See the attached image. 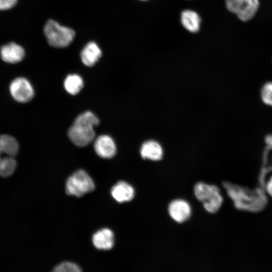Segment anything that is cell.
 <instances>
[{
    "mask_svg": "<svg viewBox=\"0 0 272 272\" xmlns=\"http://www.w3.org/2000/svg\"><path fill=\"white\" fill-rule=\"evenodd\" d=\"M261 98L265 104L272 106V82L266 83L261 90Z\"/></svg>",
    "mask_w": 272,
    "mask_h": 272,
    "instance_id": "cell-18",
    "label": "cell"
},
{
    "mask_svg": "<svg viewBox=\"0 0 272 272\" xmlns=\"http://www.w3.org/2000/svg\"><path fill=\"white\" fill-rule=\"evenodd\" d=\"M102 55V51L95 42H89L82 49L81 58L86 66H93Z\"/></svg>",
    "mask_w": 272,
    "mask_h": 272,
    "instance_id": "cell-13",
    "label": "cell"
},
{
    "mask_svg": "<svg viewBox=\"0 0 272 272\" xmlns=\"http://www.w3.org/2000/svg\"><path fill=\"white\" fill-rule=\"evenodd\" d=\"M17 0H0V10H6L13 8Z\"/></svg>",
    "mask_w": 272,
    "mask_h": 272,
    "instance_id": "cell-19",
    "label": "cell"
},
{
    "mask_svg": "<svg viewBox=\"0 0 272 272\" xmlns=\"http://www.w3.org/2000/svg\"><path fill=\"white\" fill-rule=\"evenodd\" d=\"M141 1H146V0H141Z\"/></svg>",
    "mask_w": 272,
    "mask_h": 272,
    "instance_id": "cell-21",
    "label": "cell"
},
{
    "mask_svg": "<svg viewBox=\"0 0 272 272\" xmlns=\"http://www.w3.org/2000/svg\"><path fill=\"white\" fill-rule=\"evenodd\" d=\"M181 22L183 26L190 32L195 33L199 31L200 18L195 12L186 10L181 14Z\"/></svg>",
    "mask_w": 272,
    "mask_h": 272,
    "instance_id": "cell-14",
    "label": "cell"
},
{
    "mask_svg": "<svg viewBox=\"0 0 272 272\" xmlns=\"http://www.w3.org/2000/svg\"><path fill=\"white\" fill-rule=\"evenodd\" d=\"M95 185L90 176L84 170L72 174L65 184V191L70 195L81 197L94 190Z\"/></svg>",
    "mask_w": 272,
    "mask_h": 272,
    "instance_id": "cell-5",
    "label": "cell"
},
{
    "mask_svg": "<svg viewBox=\"0 0 272 272\" xmlns=\"http://www.w3.org/2000/svg\"><path fill=\"white\" fill-rule=\"evenodd\" d=\"M92 243L99 250H110L114 244V233L109 228L100 229L93 235Z\"/></svg>",
    "mask_w": 272,
    "mask_h": 272,
    "instance_id": "cell-10",
    "label": "cell"
},
{
    "mask_svg": "<svg viewBox=\"0 0 272 272\" xmlns=\"http://www.w3.org/2000/svg\"><path fill=\"white\" fill-rule=\"evenodd\" d=\"M53 271L55 272H80L82 271V269L78 265L75 263L64 261L57 265Z\"/></svg>",
    "mask_w": 272,
    "mask_h": 272,
    "instance_id": "cell-17",
    "label": "cell"
},
{
    "mask_svg": "<svg viewBox=\"0 0 272 272\" xmlns=\"http://www.w3.org/2000/svg\"><path fill=\"white\" fill-rule=\"evenodd\" d=\"M133 187L127 182L120 181L112 186L111 194L118 202L122 203L131 200L134 196Z\"/></svg>",
    "mask_w": 272,
    "mask_h": 272,
    "instance_id": "cell-11",
    "label": "cell"
},
{
    "mask_svg": "<svg viewBox=\"0 0 272 272\" xmlns=\"http://www.w3.org/2000/svg\"><path fill=\"white\" fill-rule=\"evenodd\" d=\"M44 33L49 44L57 48L69 46L75 36L73 29L62 26L53 20H49L46 22Z\"/></svg>",
    "mask_w": 272,
    "mask_h": 272,
    "instance_id": "cell-3",
    "label": "cell"
},
{
    "mask_svg": "<svg viewBox=\"0 0 272 272\" xmlns=\"http://www.w3.org/2000/svg\"><path fill=\"white\" fill-rule=\"evenodd\" d=\"M94 148L97 155L104 159L112 158L116 152V146L114 140L107 134L98 137L95 140Z\"/></svg>",
    "mask_w": 272,
    "mask_h": 272,
    "instance_id": "cell-8",
    "label": "cell"
},
{
    "mask_svg": "<svg viewBox=\"0 0 272 272\" xmlns=\"http://www.w3.org/2000/svg\"><path fill=\"white\" fill-rule=\"evenodd\" d=\"M143 158L152 160H159L163 156V150L160 145L154 141H148L143 144L141 149Z\"/></svg>",
    "mask_w": 272,
    "mask_h": 272,
    "instance_id": "cell-15",
    "label": "cell"
},
{
    "mask_svg": "<svg viewBox=\"0 0 272 272\" xmlns=\"http://www.w3.org/2000/svg\"><path fill=\"white\" fill-rule=\"evenodd\" d=\"M99 123V120L93 112L85 111L75 119L68 130V137L76 146H86L94 140V127Z\"/></svg>",
    "mask_w": 272,
    "mask_h": 272,
    "instance_id": "cell-1",
    "label": "cell"
},
{
    "mask_svg": "<svg viewBox=\"0 0 272 272\" xmlns=\"http://www.w3.org/2000/svg\"><path fill=\"white\" fill-rule=\"evenodd\" d=\"M196 198L202 202L205 210L210 213L217 212L221 208L223 198L218 186L199 182L194 187Z\"/></svg>",
    "mask_w": 272,
    "mask_h": 272,
    "instance_id": "cell-4",
    "label": "cell"
},
{
    "mask_svg": "<svg viewBox=\"0 0 272 272\" xmlns=\"http://www.w3.org/2000/svg\"><path fill=\"white\" fill-rule=\"evenodd\" d=\"M10 91L14 99L21 103L30 101L34 95V91L30 82L24 78L15 79L10 86Z\"/></svg>",
    "mask_w": 272,
    "mask_h": 272,
    "instance_id": "cell-7",
    "label": "cell"
},
{
    "mask_svg": "<svg viewBox=\"0 0 272 272\" xmlns=\"http://www.w3.org/2000/svg\"><path fill=\"white\" fill-rule=\"evenodd\" d=\"M65 91L71 95L78 94L84 86L82 78L77 74H70L65 79L63 83Z\"/></svg>",
    "mask_w": 272,
    "mask_h": 272,
    "instance_id": "cell-16",
    "label": "cell"
},
{
    "mask_svg": "<svg viewBox=\"0 0 272 272\" xmlns=\"http://www.w3.org/2000/svg\"><path fill=\"white\" fill-rule=\"evenodd\" d=\"M19 144L13 137L0 135V176L7 177L14 172L17 163L15 157L18 153Z\"/></svg>",
    "mask_w": 272,
    "mask_h": 272,
    "instance_id": "cell-2",
    "label": "cell"
},
{
    "mask_svg": "<svg viewBox=\"0 0 272 272\" xmlns=\"http://www.w3.org/2000/svg\"><path fill=\"white\" fill-rule=\"evenodd\" d=\"M266 190L268 193L272 197V177L266 184Z\"/></svg>",
    "mask_w": 272,
    "mask_h": 272,
    "instance_id": "cell-20",
    "label": "cell"
},
{
    "mask_svg": "<svg viewBox=\"0 0 272 272\" xmlns=\"http://www.w3.org/2000/svg\"><path fill=\"white\" fill-rule=\"evenodd\" d=\"M168 210L172 219L179 223L188 220L191 213L189 204L185 200L181 199L171 201L169 205Z\"/></svg>",
    "mask_w": 272,
    "mask_h": 272,
    "instance_id": "cell-9",
    "label": "cell"
},
{
    "mask_svg": "<svg viewBox=\"0 0 272 272\" xmlns=\"http://www.w3.org/2000/svg\"><path fill=\"white\" fill-rule=\"evenodd\" d=\"M225 3L228 10L243 21L251 19L259 7L258 0H225Z\"/></svg>",
    "mask_w": 272,
    "mask_h": 272,
    "instance_id": "cell-6",
    "label": "cell"
},
{
    "mask_svg": "<svg viewBox=\"0 0 272 272\" xmlns=\"http://www.w3.org/2000/svg\"><path fill=\"white\" fill-rule=\"evenodd\" d=\"M0 55L4 61L15 63L23 59L25 51L21 46L15 43H10L1 47Z\"/></svg>",
    "mask_w": 272,
    "mask_h": 272,
    "instance_id": "cell-12",
    "label": "cell"
}]
</instances>
